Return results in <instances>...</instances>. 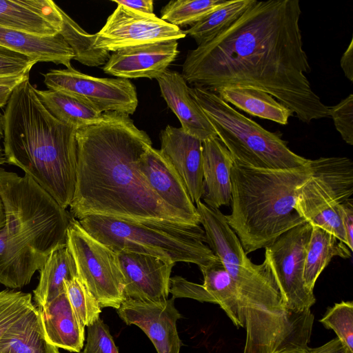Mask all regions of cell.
I'll list each match as a JSON object with an SVG mask.
<instances>
[{"label":"cell","instance_id":"cell-45","mask_svg":"<svg viewBox=\"0 0 353 353\" xmlns=\"http://www.w3.org/2000/svg\"><path fill=\"white\" fill-rule=\"evenodd\" d=\"M3 114L0 112V166L6 163L3 145Z\"/></svg>","mask_w":353,"mask_h":353},{"label":"cell","instance_id":"cell-28","mask_svg":"<svg viewBox=\"0 0 353 353\" xmlns=\"http://www.w3.org/2000/svg\"><path fill=\"white\" fill-rule=\"evenodd\" d=\"M203 276L202 285L225 312L233 324L241 327L238 317V294L236 284L218 258L199 268Z\"/></svg>","mask_w":353,"mask_h":353},{"label":"cell","instance_id":"cell-40","mask_svg":"<svg viewBox=\"0 0 353 353\" xmlns=\"http://www.w3.org/2000/svg\"><path fill=\"white\" fill-rule=\"evenodd\" d=\"M112 1L141 13L154 14V2L152 0H114Z\"/></svg>","mask_w":353,"mask_h":353},{"label":"cell","instance_id":"cell-7","mask_svg":"<svg viewBox=\"0 0 353 353\" xmlns=\"http://www.w3.org/2000/svg\"><path fill=\"white\" fill-rule=\"evenodd\" d=\"M190 91L234 162L268 170L292 169L307 163L309 159L288 148L281 133L264 129L216 93L196 85Z\"/></svg>","mask_w":353,"mask_h":353},{"label":"cell","instance_id":"cell-14","mask_svg":"<svg viewBox=\"0 0 353 353\" xmlns=\"http://www.w3.org/2000/svg\"><path fill=\"white\" fill-rule=\"evenodd\" d=\"M116 254L125 299L150 301L168 299L170 274L175 263L129 251Z\"/></svg>","mask_w":353,"mask_h":353},{"label":"cell","instance_id":"cell-27","mask_svg":"<svg viewBox=\"0 0 353 353\" xmlns=\"http://www.w3.org/2000/svg\"><path fill=\"white\" fill-rule=\"evenodd\" d=\"M47 110L60 121L78 129L99 121L103 113L85 99L59 90H37Z\"/></svg>","mask_w":353,"mask_h":353},{"label":"cell","instance_id":"cell-39","mask_svg":"<svg viewBox=\"0 0 353 353\" xmlns=\"http://www.w3.org/2000/svg\"><path fill=\"white\" fill-rule=\"evenodd\" d=\"M339 215L345 234L347 245L353 250V200L352 198L339 205Z\"/></svg>","mask_w":353,"mask_h":353},{"label":"cell","instance_id":"cell-34","mask_svg":"<svg viewBox=\"0 0 353 353\" xmlns=\"http://www.w3.org/2000/svg\"><path fill=\"white\" fill-rule=\"evenodd\" d=\"M32 295L20 291L0 292V339L8 330L34 307Z\"/></svg>","mask_w":353,"mask_h":353},{"label":"cell","instance_id":"cell-9","mask_svg":"<svg viewBox=\"0 0 353 353\" xmlns=\"http://www.w3.org/2000/svg\"><path fill=\"white\" fill-rule=\"evenodd\" d=\"M66 244L74 260L77 276L101 307L117 310L125 296L116 252L93 237L73 217L68 227Z\"/></svg>","mask_w":353,"mask_h":353},{"label":"cell","instance_id":"cell-19","mask_svg":"<svg viewBox=\"0 0 353 353\" xmlns=\"http://www.w3.org/2000/svg\"><path fill=\"white\" fill-rule=\"evenodd\" d=\"M162 97L188 134L204 141L217 137L203 111L190 94L182 74L167 70L157 79Z\"/></svg>","mask_w":353,"mask_h":353},{"label":"cell","instance_id":"cell-41","mask_svg":"<svg viewBox=\"0 0 353 353\" xmlns=\"http://www.w3.org/2000/svg\"><path fill=\"white\" fill-rule=\"evenodd\" d=\"M307 353H352L337 338H334L321 346L310 348Z\"/></svg>","mask_w":353,"mask_h":353},{"label":"cell","instance_id":"cell-20","mask_svg":"<svg viewBox=\"0 0 353 353\" xmlns=\"http://www.w3.org/2000/svg\"><path fill=\"white\" fill-rule=\"evenodd\" d=\"M232 157L218 137L203 141V194L207 206L219 209L231 201Z\"/></svg>","mask_w":353,"mask_h":353},{"label":"cell","instance_id":"cell-15","mask_svg":"<svg viewBox=\"0 0 353 353\" xmlns=\"http://www.w3.org/2000/svg\"><path fill=\"white\" fill-rule=\"evenodd\" d=\"M177 41L145 44L114 52L104 65L105 74L122 79H157L176 59Z\"/></svg>","mask_w":353,"mask_h":353},{"label":"cell","instance_id":"cell-32","mask_svg":"<svg viewBox=\"0 0 353 353\" xmlns=\"http://www.w3.org/2000/svg\"><path fill=\"white\" fill-rule=\"evenodd\" d=\"M65 290L80 322L89 326L99 319L101 307L78 276L65 281Z\"/></svg>","mask_w":353,"mask_h":353},{"label":"cell","instance_id":"cell-29","mask_svg":"<svg viewBox=\"0 0 353 353\" xmlns=\"http://www.w3.org/2000/svg\"><path fill=\"white\" fill-rule=\"evenodd\" d=\"M254 0H229L184 31L198 46L210 41L234 23Z\"/></svg>","mask_w":353,"mask_h":353},{"label":"cell","instance_id":"cell-8","mask_svg":"<svg viewBox=\"0 0 353 353\" xmlns=\"http://www.w3.org/2000/svg\"><path fill=\"white\" fill-rule=\"evenodd\" d=\"M312 173L301 187L295 205L299 216L347 245L339 205L352 198L353 163L345 157L310 159Z\"/></svg>","mask_w":353,"mask_h":353},{"label":"cell","instance_id":"cell-1","mask_svg":"<svg viewBox=\"0 0 353 353\" xmlns=\"http://www.w3.org/2000/svg\"><path fill=\"white\" fill-rule=\"evenodd\" d=\"M301 14L299 0H254L229 28L188 51L183 77L213 92L236 86L262 90L306 123L330 117L306 76L311 68Z\"/></svg>","mask_w":353,"mask_h":353},{"label":"cell","instance_id":"cell-33","mask_svg":"<svg viewBox=\"0 0 353 353\" xmlns=\"http://www.w3.org/2000/svg\"><path fill=\"white\" fill-rule=\"evenodd\" d=\"M327 329L333 330L337 338L353 353V302L341 301L329 307L319 320Z\"/></svg>","mask_w":353,"mask_h":353},{"label":"cell","instance_id":"cell-6","mask_svg":"<svg viewBox=\"0 0 353 353\" xmlns=\"http://www.w3.org/2000/svg\"><path fill=\"white\" fill-rule=\"evenodd\" d=\"M93 237L114 252L129 251L199 268L218 257L206 245L200 225L172 221H133L98 215L78 220Z\"/></svg>","mask_w":353,"mask_h":353},{"label":"cell","instance_id":"cell-10","mask_svg":"<svg viewBox=\"0 0 353 353\" xmlns=\"http://www.w3.org/2000/svg\"><path fill=\"white\" fill-rule=\"evenodd\" d=\"M312 225L307 222L282 234L265 248V259L288 309L299 313L316 303L314 291L303 281L304 265Z\"/></svg>","mask_w":353,"mask_h":353},{"label":"cell","instance_id":"cell-30","mask_svg":"<svg viewBox=\"0 0 353 353\" xmlns=\"http://www.w3.org/2000/svg\"><path fill=\"white\" fill-rule=\"evenodd\" d=\"M60 12L63 21L59 34L73 51V59L87 66L105 65L110 54L94 46L96 34H90L84 31L61 8Z\"/></svg>","mask_w":353,"mask_h":353},{"label":"cell","instance_id":"cell-18","mask_svg":"<svg viewBox=\"0 0 353 353\" xmlns=\"http://www.w3.org/2000/svg\"><path fill=\"white\" fill-rule=\"evenodd\" d=\"M60 8L51 0H0V26L48 37L60 33Z\"/></svg>","mask_w":353,"mask_h":353},{"label":"cell","instance_id":"cell-5","mask_svg":"<svg viewBox=\"0 0 353 353\" xmlns=\"http://www.w3.org/2000/svg\"><path fill=\"white\" fill-rule=\"evenodd\" d=\"M312 173L303 166L259 169L234 162L232 211L225 216L246 254L271 245L282 234L306 222L295 210L301 187Z\"/></svg>","mask_w":353,"mask_h":353},{"label":"cell","instance_id":"cell-17","mask_svg":"<svg viewBox=\"0 0 353 353\" xmlns=\"http://www.w3.org/2000/svg\"><path fill=\"white\" fill-rule=\"evenodd\" d=\"M161 152L183 180L194 204L203 194V141L181 128L167 125L160 134Z\"/></svg>","mask_w":353,"mask_h":353},{"label":"cell","instance_id":"cell-2","mask_svg":"<svg viewBox=\"0 0 353 353\" xmlns=\"http://www.w3.org/2000/svg\"><path fill=\"white\" fill-rule=\"evenodd\" d=\"M76 140V185L69 206L73 218L196 225L165 203L140 172L139 160L152 141L128 114L103 112L99 121L77 129Z\"/></svg>","mask_w":353,"mask_h":353},{"label":"cell","instance_id":"cell-4","mask_svg":"<svg viewBox=\"0 0 353 353\" xmlns=\"http://www.w3.org/2000/svg\"><path fill=\"white\" fill-rule=\"evenodd\" d=\"M6 221L0 228V283H30L49 255L65 244L72 216L30 176L0 168Z\"/></svg>","mask_w":353,"mask_h":353},{"label":"cell","instance_id":"cell-43","mask_svg":"<svg viewBox=\"0 0 353 353\" xmlns=\"http://www.w3.org/2000/svg\"><path fill=\"white\" fill-rule=\"evenodd\" d=\"M28 78L29 74L12 77H0V85L17 86Z\"/></svg>","mask_w":353,"mask_h":353},{"label":"cell","instance_id":"cell-13","mask_svg":"<svg viewBox=\"0 0 353 353\" xmlns=\"http://www.w3.org/2000/svg\"><path fill=\"white\" fill-rule=\"evenodd\" d=\"M117 310L126 325H135L146 334L157 353H179L176 321L181 316L174 297L154 301L125 299Z\"/></svg>","mask_w":353,"mask_h":353},{"label":"cell","instance_id":"cell-46","mask_svg":"<svg viewBox=\"0 0 353 353\" xmlns=\"http://www.w3.org/2000/svg\"><path fill=\"white\" fill-rule=\"evenodd\" d=\"M6 221L4 207L0 197V228L4 225Z\"/></svg>","mask_w":353,"mask_h":353},{"label":"cell","instance_id":"cell-12","mask_svg":"<svg viewBox=\"0 0 353 353\" xmlns=\"http://www.w3.org/2000/svg\"><path fill=\"white\" fill-rule=\"evenodd\" d=\"M185 36L181 28L154 14L141 13L117 4L103 27L96 33L94 46L114 52L145 44L177 41Z\"/></svg>","mask_w":353,"mask_h":353},{"label":"cell","instance_id":"cell-16","mask_svg":"<svg viewBox=\"0 0 353 353\" xmlns=\"http://www.w3.org/2000/svg\"><path fill=\"white\" fill-rule=\"evenodd\" d=\"M140 172L154 192L170 207L188 217L194 224L200 218L185 184L173 165L159 150L148 148L139 160Z\"/></svg>","mask_w":353,"mask_h":353},{"label":"cell","instance_id":"cell-38","mask_svg":"<svg viewBox=\"0 0 353 353\" xmlns=\"http://www.w3.org/2000/svg\"><path fill=\"white\" fill-rule=\"evenodd\" d=\"M170 292L174 299L186 297L216 304L214 299L205 291L202 285L190 282L179 276L170 278Z\"/></svg>","mask_w":353,"mask_h":353},{"label":"cell","instance_id":"cell-24","mask_svg":"<svg viewBox=\"0 0 353 353\" xmlns=\"http://www.w3.org/2000/svg\"><path fill=\"white\" fill-rule=\"evenodd\" d=\"M0 353H60L46 339L41 316L34 306L15 322L0 339Z\"/></svg>","mask_w":353,"mask_h":353},{"label":"cell","instance_id":"cell-26","mask_svg":"<svg viewBox=\"0 0 353 353\" xmlns=\"http://www.w3.org/2000/svg\"><path fill=\"white\" fill-rule=\"evenodd\" d=\"M352 251L327 230L312 225L307 245L303 281L305 287L314 291L316 281L334 256L347 259Z\"/></svg>","mask_w":353,"mask_h":353},{"label":"cell","instance_id":"cell-31","mask_svg":"<svg viewBox=\"0 0 353 353\" xmlns=\"http://www.w3.org/2000/svg\"><path fill=\"white\" fill-rule=\"evenodd\" d=\"M228 0H176L169 1L161 11V19L180 28L193 26Z\"/></svg>","mask_w":353,"mask_h":353},{"label":"cell","instance_id":"cell-42","mask_svg":"<svg viewBox=\"0 0 353 353\" xmlns=\"http://www.w3.org/2000/svg\"><path fill=\"white\" fill-rule=\"evenodd\" d=\"M341 67L344 72L345 76L351 82L353 81V39L352 38L350 43L345 52L343 54L341 61Z\"/></svg>","mask_w":353,"mask_h":353},{"label":"cell","instance_id":"cell-22","mask_svg":"<svg viewBox=\"0 0 353 353\" xmlns=\"http://www.w3.org/2000/svg\"><path fill=\"white\" fill-rule=\"evenodd\" d=\"M0 46L37 62H52L72 68L74 53L63 37L37 36L0 26Z\"/></svg>","mask_w":353,"mask_h":353},{"label":"cell","instance_id":"cell-25","mask_svg":"<svg viewBox=\"0 0 353 353\" xmlns=\"http://www.w3.org/2000/svg\"><path fill=\"white\" fill-rule=\"evenodd\" d=\"M216 93L224 101L248 114L287 125L292 111L272 96L262 90L246 87H225Z\"/></svg>","mask_w":353,"mask_h":353},{"label":"cell","instance_id":"cell-21","mask_svg":"<svg viewBox=\"0 0 353 353\" xmlns=\"http://www.w3.org/2000/svg\"><path fill=\"white\" fill-rule=\"evenodd\" d=\"M37 309L48 341L58 348L80 352L85 341V326L77 316L65 290Z\"/></svg>","mask_w":353,"mask_h":353},{"label":"cell","instance_id":"cell-35","mask_svg":"<svg viewBox=\"0 0 353 353\" xmlns=\"http://www.w3.org/2000/svg\"><path fill=\"white\" fill-rule=\"evenodd\" d=\"M81 353H119L108 325L100 318L88 326L86 344Z\"/></svg>","mask_w":353,"mask_h":353},{"label":"cell","instance_id":"cell-36","mask_svg":"<svg viewBox=\"0 0 353 353\" xmlns=\"http://www.w3.org/2000/svg\"><path fill=\"white\" fill-rule=\"evenodd\" d=\"M329 116L332 117L336 130L347 144L353 145V95L350 94L338 104L329 106Z\"/></svg>","mask_w":353,"mask_h":353},{"label":"cell","instance_id":"cell-23","mask_svg":"<svg viewBox=\"0 0 353 353\" xmlns=\"http://www.w3.org/2000/svg\"><path fill=\"white\" fill-rule=\"evenodd\" d=\"M39 271V283L33 290L37 308L43 307L65 292V281L77 276L75 262L67 244L55 248Z\"/></svg>","mask_w":353,"mask_h":353},{"label":"cell","instance_id":"cell-11","mask_svg":"<svg viewBox=\"0 0 353 353\" xmlns=\"http://www.w3.org/2000/svg\"><path fill=\"white\" fill-rule=\"evenodd\" d=\"M44 83L49 90L85 99L102 113L118 112L130 115L137 108L136 88L129 79L94 77L72 68L50 70L44 74Z\"/></svg>","mask_w":353,"mask_h":353},{"label":"cell","instance_id":"cell-3","mask_svg":"<svg viewBox=\"0 0 353 353\" xmlns=\"http://www.w3.org/2000/svg\"><path fill=\"white\" fill-rule=\"evenodd\" d=\"M3 121L6 163L21 168L67 209L76 185L77 129L47 110L29 78L14 88Z\"/></svg>","mask_w":353,"mask_h":353},{"label":"cell","instance_id":"cell-37","mask_svg":"<svg viewBox=\"0 0 353 353\" xmlns=\"http://www.w3.org/2000/svg\"><path fill=\"white\" fill-rule=\"evenodd\" d=\"M36 63L28 57L0 46V77L29 74Z\"/></svg>","mask_w":353,"mask_h":353},{"label":"cell","instance_id":"cell-44","mask_svg":"<svg viewBox=\"0 0 353 353\" xmlns=\"http://www.w3.org/2000/svg\"><path fill=\"white\" fill-rule=\"evenodd\" d=\"M16 86L0 85V108L6 105Z\"/></svg>","mask_w":353,"mask_h":353}]
</instances>
